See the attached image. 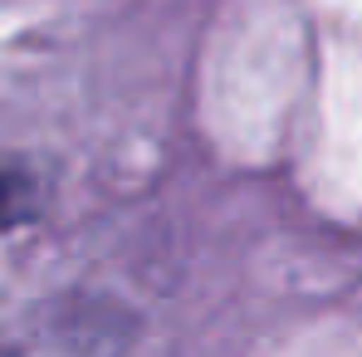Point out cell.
<instances>
[{
	"label": "cell",
	"instance_id": "cell-1",
	"mask_svg": "<svg viewBox=\"0 0 362 357\" xmlns=\"http://www.w3.org/2000/svg\"><path fill=\"white\" fill-rule=\"evenodd\" d=\"M35 211H40V191H35V177H30L25 167H0V230H10V226H25Z\"/></svg>",
	"mask_w": 362,
	"mask_h": 357
}]
</instances>
